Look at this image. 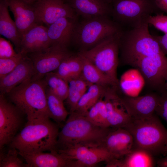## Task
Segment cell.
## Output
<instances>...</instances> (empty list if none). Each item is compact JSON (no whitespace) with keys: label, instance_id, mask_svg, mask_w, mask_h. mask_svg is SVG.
<instances>
[{"label":"cell","instance_id":"obj_1","mask_svg":"<svg viewBox=\"0 0 167 167\" xmlns=\"http://www.w3.org/2000/svg\"><path fill=\"white\" fill-rule=\"evenodd\" d=\"M59 132L50 118L28 121L10 146L27 153L56 150Z\"/></svg>","mask_w":167,"mask_h":167},{"label":"cell","instance_id":"obj_2","mask_svg":"<svg viewBox=\"0 0 167 167\" xmlns=\"http://www.w3.org/2000/svg\"><path fill=\"white\" fill-rule=\"evenodd\" d=\"M149 24L122 30L119 40V64L135 67L143 58L163 53L154 35L150 33Z\"/></svg>","mask_w":167,"mask_h":167},{"label":"cell","instance_id":"obj_3","mask_svg":"<svg viewBox=\"0 0 167 167\" xmlns=\"http://www.w3.org/2000/svg\"><path fill=\"white\" fill-rule=\"evenodd\" d=\"M70 115L59 132L57 148L68 145L103 146L105 139L112 130L96 125L86 117L75 112Z\"/></svg>","mask_w":167,"mask_h":167},{"label":"cell","instance_id":"obj_4","mask_svg":"<svg viewBox=\"0 0 167 167\" xmlns=\"http://www.w3.org/2000/svg\"><path fill=\"white\" fill-rule=\"evenodd\" d=\"M43 79L32 78L17 86L7 93L11 102L27 116L28 121L50 118Z\"/></svg>","mask_w":167,"mask_h":167},{"label":"cell","instance_id":"obj_5","mask_svg":"<svg viewBox=\"0 0 167 167\" xmlns=\"http://www.w3.org/2000/svg\"><path fill=\"white\" fill-rule=\"evenodd\" d=\"M131 135L133 148L145 150L153 156L162 154L167 143V130L154 113L143 119H131L124 128Z\"/></svg>","mask_w":167,"mask_h":167},{"label":"cell","instance_id":"obj_6","mask_svg":"<svg viewBox=\"0 0 167 167\" xmlns=\"http://www.w3.org/2000/svg\"><path fill=\"white\" fill-rule=\"evenodd\" d=\"M122 30L111 17L83 19L77 24L72 42L78 47L79 52L88 50Z\"/></svg>","mask_w":167,"mask_h":167},{"label":"cell","instance_id":"obj_7","mask_svg":"<svg viewBox=\"0 0 167 167\" xmlns=\"http://www.w3.org/2000/svg\"><path fill=\"white\" fill-rule=\"evenodd\" d=\"M110 4L112 19L123 29L148 23L150 16L163 13L155 0H113Z\"/></svg>","mask_w":167,"mask_h":167},{"label":"cell","instance_id":"obj_8","mask_svg":"<svg viewBox=\"0 0 167 167\" xmlns=\"http://www.w3.org/2000/svg\"><path fill=\"white\" fill-rule=\"evenodd\" d=\"M122 31L90 49L78 52L108 76L119 88L117 69L119 64V40Z\"/></svg>","mask_w":167,"mask_h":167},{"label":"cell","instance_id":"obj_9","mask_svg":"<svg viewBox=\"0 0 167 167\" xmlns=\"http://www.w3.org/2000/svg\"><path fill=\"white\" fill-rule=\"evenodd\" d=\"M135 68L140 72L146 86L151 92L160 93L166 90L167 57L163 53L155 54L143 58Z\"/></svg>","mask_w":167,"mask_h":167},{"label":"cell","instance_id":"obj_10","mask_svg":"<svg viewBox=\"0 0 167 167\" xmlns=\"http://www.w3.org/2000/svg\"><path fill=\"white\" fill-rule=\"evenodd\" d=\"M56 151L66 157L75 161L78 167H93L101 162L105 163L118 158L104 146L68 145L59 148Z\"/></svg>","mask_w":167,"mask_h":167},{"label":"cell","instance_id":"obj_11","mask_svg":"<svg viewBox=\"0 0 167 167\" xmlns=\"http://www.w3.org/2000/svg\"><path fill=\"white\" fill-rule=\"evenodd\" d=\"M72 53L68 48L52 45L42 50L28 54L34 68V74L32 78L41 79L46 74L55 71L63 60Z\"/></svg>","mask_w":167,"mask_h":167},{"label":"cell","instance_id":"obj_12","mask_svg":"<svg viewBox=\"0 0 167 167\" xmlns=\"http://www.w3.org/2000/svg\"><path fill=\"white\" fill-rule=\"evenodd\" d=\"M5 95H0V149L9 144L16 135L23 121V113L9 101Z\"/></svg>","mask_w":167,"mask_h":167},{"label":"cell","instance_id":"obj_13","mask_svg":"<svg viewBox=\"0 0 167 167\" xmlns=\"http://www.w3.org/2000/svg\"><path fill=\"white\" fill-rule=\"evenodd\" d=\"M33 5L37 23L47 27L61 18H78L64 0H38Z\"/></svg>","mask_w":167,"mask_h":167},{"label":"cell","instance_id":"obj_14","mask_svg":"<svg viewBox=\"0 0 167 167\" xmlns=\"http://www.w3.org/2000/svg\"><path fill=\"white\" fill-rule=\"evenodd\" d=\"M121 101L131 118L143 119L152 116L155 112L160 97L159 93L151 92L145 95L135 97L121 96Z\"/></svg>","mask_w":167,"mask_h":167},{"label":"cell","instance_id":"obj_15","mask_svg":"<svg viewBox=\"0 0 167 167\" xmlns=\"http://www.w3.org/2000/svg\"><path fill=\"white\" fill-rule=\"evenodd\" d=\"M103 99L106 105L110 127L124 128L131 118L122 104L118 91L112 87L106 88Z\"/></svg>","mask_w":167,"mask_h":167},{"label":"cell","instance_id":"obj_16","mask_svg":"<svg viewBox=\"0 0 167 167\" xmlns=\"http://www.w3.org/2000/svg\"><path fill=\"white\" fill-rule=\"evenodd\" d=\"M19 154L25 160L28 167H78L75 161L66 157L56 150L50 153L19 152Z\"/></svg>","mask_w":167,"mask_h":167},{"label":"cell","instance_id":"obj_17","mask_svg":"<svg viewBox=\"0 0 167 167\" xmlns=\"http://www.w3.org/2000/svg\"><path fill=\"white\" fill-rule=\"evenodd\" d=\"M34 74L32 62L27 55L12 71L0 78V94L8 93L17 86L32 78Z\"/></svg>","mask_w":167,"mask_h":167},{"label":"cell","instance_id":"obj_18","mask_svg":"<svg viewBox=\"0 0 167 167\" xmlns=\"http://www.w3.org/2000/svg\"><path fill=\"white\" fill-rule=\"evenodd\" d=\"M47 29L43 24H38L25 33L21 36L19 52L27 55L50 46Z\"/></svg>","mask_w":167,"mask_h":167},{"label":"cell","instance_id":"obj_19","mask_svg":"<svg viewBox=\"0 0 167 167\" xmlns=\"http://www.w3.org/2000/svg\"><path fill=\"white\" fill-rule=\"evenodd\" d=\"M78 18H61L47 27L51 46L58 45L68 48L72 42Z\"/></svg>","mask_w":167,"mask_h":167},{"label":"cell","instance_id":"obj_20","mask_svg":"<svg viewBox=\"0 0 167 167\" xmlns=\"http://www.w3.org/2000/svg\"><path fill=\"white\" fill-rule=\"evenodd\" d=\"M18 31L22 36L37 23L33 5L24 0H7Z\"/></svg>","mask_w":167,"mask_h":167},{"label":"cell","instance_id":"obj_21","mask_svg":"<svg viewBox=\"0 0 167 167\" xmlns=\"http://www.w3.org/2000/svg\"><path fill=\"white\" fill-rule=\"evenodd\" d=\"M77 15L83 19L111 17V6L105 0H64Z\"/></svg>","mask_w":167,"mask_h":167},{"label":"cell","instance_id":"obj_22","mask_svg":"<svg viewBox=\"0 0 167 167\" xmlns=\"http://www.w3.org/2000/svg\"><path fill=\"white\" fill-rule=\"evenodd\" d=\"M133 137L124 128L112 130L106 136L103 144L110 152L117 158H120L129 153L133 148Z\"/></svg>","mask_w":167,"mask_h":167},{"label":"cell","instance_id":"obj_23","mask_svg":"<svg viewBox=\"0 0 167 167\" xmlns=\"http://www.w3.org/2000/svg\"><path fill=\"white\" fill-rule=\"evenodd\" d=\"M153 156L143 149L133 148L122 158L105 162L107 167H153L155 165Z\"/></svg>","mask_w":167,"mask_h":167},{"label":"cell","instance_id":"obj_24","mask_svg":"<svg viewBox=\"0 0 167 167\" xmlns=\"http://www.w3.org/2000/svg\"><path fill=\"white\" fill-rule=\"evenodd\" d=\"M7 0H0V34L11 41L19 52L21 37L11 17Z\"/></svg>","mask_w":167,"mask_h":167},{"label":"cell","instance_id":"obj_25","mask_svg":"<svg viewBox=\"0 0 167 167\" xmlns=\"http://www.w3.org/2000/svg\"><path fill=\"white\" fill-rule=\"evenodd\" d=\"M81 57L83 59L81 76L86 81L90 84H96L105 88L112 87L119 92H121L120 88L110 78L91 62Z\"/></svg>","mask_w":167,"mask_h":167},{"label":"cell","instance_id":"obj_26","mask_svg":"<svg viewBox=\"0 0 167 167\" xmlns=\"http://www.w3.org/2000/svg\"><path fill=\"white\" fill-rule=\"evenodd\" d=\"M82 67V57L78 53H72L63 60L54 72L68 82L81 76Z\"/></svg>","mask_w":167,"mask_h":167},{"label":"cell","instance_id":"obj_27","mask_svg":"<svg viewBox=\"0 0 167 167\" xmlns=\"http://www.w3.org/2000/svg\"><path fill=\"white\" fill-rule=\"evenodd\" d=\"M106 88L98 85L90 84L78 102L74 112L85 116L90 108L103 97Z\"/></svg>","mask_w":167,"mask_h":167},{"label":"cell","instance_id":"obj_28","mask_svg":"<svg viewBox=\"0 0 167 167\" xmlns=\"http://www.w3.org/2000/svg\"><path fill=\"white\" fill-rule=\"evenodd\" d=\"M68 90L66 103L69 113L74 111L80 99L86 92L90 84L80 76L68 82Z\"/></svg>","mask_w":167,"mask_h":167},{"label":"cell","instance_id":"obj_29","mask_svg":"<svg viewBox=\"0 0 167 167\" xmlns=\"http://www.w3.org/2000/svg\"><path fill=\"white\" fill-rule=\"evenodd\" d=\"M47 102L50 118L57 122L65 121L69 114L63 101L46 88Z\"/></svg>","mask_w":167,"mask_h":167},{"label":"cell","instance_id":"obj_30","mask_svg":"<svg viewBox=\"0 0 167 167\" xmlns=\"http://www.w3.org/2000/svg\"><path fill=\"white\" fill-rule=\"evenodd\" d=\"M46 87L62 100H65L68 90V82L55 72L48 73L43 78Z\"/></svg>","mask_w":167,"mask_h":167},{"label":"cell","instance_id":"obj_31","mask_svg":"<svg viewBox=\"0 0 167 167\" xmlns=\"http://www.w3.org/2000/svg\"><path fill=\"white\" fill-rule=\"evenodd\" d=\"M19 151L13 148H11L6 153L1 151L0 167H28L19 157Z\"/></svg>","mask_w":167,"mask_h":167},{"label":"cell","instance_id":"obj_32","mask_svg":"<svg viewBox=\"0 0 167 167\" xmlns=\"http://www.w3.org/2000/svg\"><path fill=\"white\" fill-rule=\"evenodd\" d=\"M26 55L21 52L16 55L8 58H0V78L12 71Z\"/></svg>","mask_w":167,"mask_h":167},{"label":"cell","instance_id":"obj_33","mask_svg":"<svg viewBox=\"0 0 167 167\" xmlns=\"http://www.w3.org/2000/svg\"><path fill=\"white\" fill-rule=\"evenodd\" d=\"M148 23L164 34H167V15L163 13L151 15Z\"/></svg>","mask_w":167,"mask_h":167},{"label":"cell","instance_id":"obj_34","mask_svg":"<svg viewBox=\"0 0 167 167\" xmlns=\"http://www.w3.org/2000/svg\"><path fill=\"white\" fill-rule=\"evenodd\" d=\"M95 105L98 110L101 126L104 128L110 127L107 119L106 105L103 97H101Z\"/></svg>","mask_w":167,"mask_h":167},{"label":"cell","instance_id":"obj_35","mask_svg":"<svg viewBox=\"0 0 167 167\" xmlns=\"http://www.w3.org/2000/svg\"><path fill=\"white\" fill-rule=\"evenodd\" d=\"M17 52L14 50L10 42L5 39L0 38V58H8L16 55Z\"/></svg>","mask_w":167,"mask_h":167},{"label":"cell","instance_id":"obj_36","mask_svg":"<svg viewBox=\"0 0 167 167\" xmlns=\"http://www.w3.org/2000/svg\"><path fill=\"white\" fill-rule=\"evenodd\" d=\"M160 94L159 102L155 112L167 123V90Z\"/></svg>","mask_w":167,"mask_h":167},{"label":"cell","instance_id":"obj_37","mask_svg":"<svg viewBox=\"0 0 167 167\" xmlns=\"http://www.w3.org/2000/svg\"><path fill=\"white\" fill-rule=\"evenodd\" d=\"M85 116L93 124L101 126L100 125L98 110L95 104L89 109Z\"/></svg>","mask_w":167,"mask_h":167},{"label":"cell","instance_id":"obj_38","mask_svg":"<svg viewBox=\"0 0 167 167\" xmlns=\"http://www.w3.org/2000/svg\"><path fill=\"white\" fill-rule=\"evenodd\" d=\"M156 39L160 48L165 55H167V34L162 36H154Z\"/></svg>","mask_w":167,"mask_h":167},{"label":"cell","instance_id":"obj_39","mask_svg":"<svg viewBox=\"0 0 167 167\" xmlns=\"http://www.w3.org/2000/svg\"><path fill=\"white\" fill-rule=\"evenodd\" d=\"M155 2L160 10L167 14V0H155Z\"/></svg>","mask_w":167,"mask_h":167},{"label":"cell","instance_id":"obj_40","mask_svg":"<svg viewBox=\"0 0 167 167\" xmlns=\"http://www.w3.org/2000/svg\"><path fill=\"white\" fill-rule=\"evenodd\" d=\"M156 164L157 167H167V155L159 159Z\"/></svg>","mask_w":167,"mask_h":167},{"label":"cell","instance_id":"obj_41","mask_svg":"<svg viewBox=\"0 0 167 167\" xmlns=\"http://www.w3.org/2000/svg\"><path fill=\"white\" fill-rule=\"evenodd\" d=\"M26 2L30 4H33L34 3L38 0H24Z\"/></svg>","mask_w":167,"mask_h":167},{"label":"cell","instance_id":"obj_42","mask_svg":"<svg viewBox=\"0 0 167 167\" xmlns=\"http://www.w3.org/2000/svg\"><path fill=\"white\" fill-rule=\"evenodd\" d=\"M162 154L164 155V156L167 155V143L165 148Z\"/></svg>","mask_w":167,"mask_h":167},{"label":"cell","instance_id":"obj_43","mask_svg":"<svg viewBox=\"0 0 167 167\" xmlns=\"http://www.w3.org/2000/svg\"><path fill=\"white\" fill-rule=\"evenodd\" d=\"M105 1L107 2V3L109 4H111V2L113 0H105Z\"/></svg>","mask_w":167,"mask_h":167},{"label":"cell","instance_id":"obj_44","mask_svg":"<svg viewBox=\"0 0 167 167\" xmlns=\"http://www.w3.org/2000/svg\"><path fill=\"white\" fill-rule=\"evenodd\" d=\"M165 88L166 90H167V76L166 79L165 84Z\"/></svg>","mask_w":167,"mask_h":167}]
</instances>
